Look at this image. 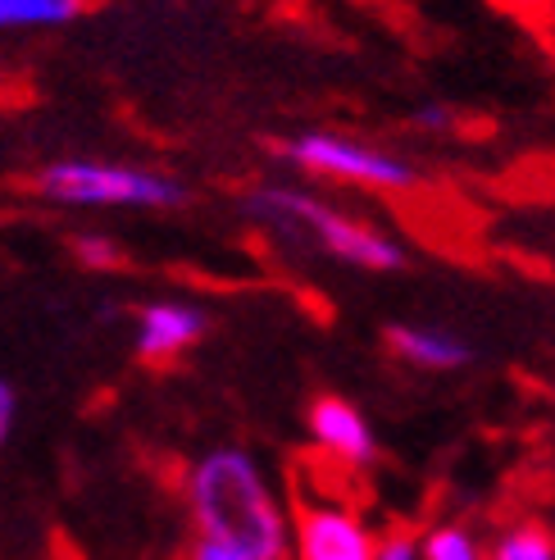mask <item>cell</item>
<instances>
[{
	"label": "cell",
	"mask_w": 555,
	"mask_h": 560,
	"mask_svg": "<svg viewBox=\"0 0 555 560\" xmlns=\"http://www.w3.org/2000/svg\"><path fill=\"white\" fill-rule=\"evenodd\" d=\"M187 511L197 538L246 560H292V520L260 460L241 446H219L187 469Z\"/></svg>",
	"instance_id": "1"
},
{
	"label": "cell",
	"mask_w": 555,
	"mask_h": 560,
	"mask_svg": "<svg viewBox=\"0 0 555 560\" xmlns=\"http://www.w3.org/2000/svg\"><path fill=\"white\" fill-rule=\"evenodd\" d=\"M246 210L264 223H283V229L310 237L319 250H328L332 260H342L351 269H369V273L405 269V246L392 233H382L374 223L328 206L300 187H256L246 196Z\"/></svg>",
	"instance_id": "2"
},
{
	"label": "cell",
	"mask_w": 555,
	"mask_h": 560,
	"mask_svg": "<svg viewBox=\"0 0 555 560\" xmlns=\"http://www.w3.org/2000/svg\"><path fill=\"white\" fill-rule=\"evenodd\" d=\"M37 191L60 206H146L174 210L187 201L182 183L132 170V164H101V160H55L37 174Z\"/></svg>",
	"instance_id": "3"
},
{
	"label": "cell",
	"mask_w": 555,
	"mask_h": 560,
	"mask_svg": "<svg viewBox=\"0 0 555 560\" xmlns=\"http://www.w3.org/2000/svg\"><path fill=\"white\" fill-rule=\"evenodd\" d=\"M273 151L315 178L369 187V191H414L424 183L410 160L382 151L374 142H359V137H342V132H296L287 142H278Z\"/></svg>",
	"instance_id": "4"
},
{
	"label": "cell",
	"mask_w": 555,
	"mask_h": 560,
	"mask_svg": "<svg viewBox=\"0 0 555 560\" xmlns=\"http://www.w3.org/2000/svg\"><path fill=\"white\" fill-rule=\"evenodd\" d=\"M378 538L342 501H300L292 515V560H374Z\"/></svg>",
	"instance_id": "5"
},
{
	"label": "cell",
	"mask_w": 555,
	"mask_h": 560,
	"mask_svg": "<svg viewBox=\"0 0 555 560\" xmlns=\"http://www.w3.org/2000/svg\"><path fill=\"white\" fill-rule=\"evenodd\" d=\"M310 438H315L319 452H328L342 465H369L378 456L369 419L342 397H319L310 406Z\"/></svg>",
	"instance_id": "6"
},
{
	"label": "cell",
	"mask_w": 555,
	"mask_h": 560,
	"mask_svg": "<svg viewBox=\"0 0 555 560\" xmlns=\"http://www.w3.org/2000/svg\"><path fill=\"white\" fill-rule=\"evenodd\" d=\"M205 332V315L197 305H182V301H155L137 315V355L160 365V360H174L182 355L191 342Z\"/></svg>",
	"instance_id": "7"
},
{
	"label": "cell",
	"mask_w": 555,
	"mask_h": 560,
	"mask_svg": "<svg viewBox=\"0 0 555 560\" xmlns=\"http://www.w3.org/2000/svg\"><path fill=\"white\" fill-rule=\"evenodd\" d=\"M387 347H392L401 360H410L414 370H433V374H447V370H464L474 360V347L447 328H424V324H392L387 328Z\"/></svg>",
	"instance_id": "8"
},
{
	"label": "cell",
	"mask_w": 555,
	"mask_h": 560,
	"mask_svg": "<svg viewBox=\"0 0 555 560\" xmlns=\"http://www.w3.org/2000/svg\"><path fill=\"white\" fill-rule=\"evenodd\" d=\"M87 0H0V33L19 27H60L82 14Z\"/></svg>",
	"instance_id": "9"
},
{
	"label": "cell",
	"mask_w": 555,
	"mask_h": 560,
	"mask_svg": "<svg viewBox=\"0 0 555 560\" xmlns=\"http://www.w3.org/2000/svg\"><path fill=\"white\" fill-rule=\"evenodd\" d=\"M420 547H424V560H487L492 556V547L460 520L433 524L428 534L420 538Z\"/></svg>",
	"instance_id": "10"
},
{
	"label": "cell",
	"mask_w": 555,
	"mask_h": 560,
	"mask_svg": "<svg viewBox=\"0 0 555 560\" xmlns=\"http://www.w3.org/2000/svg\"><path fill=\"white\" fill-rule=\"evenodd\" d=\"M487 560H555V534L538 520H519L492 542Z\"/></svg>",
	"instance_id": "11"
},
{
	"label": "cell",
	"mask_w": 555,
	"mask_h": 560,
	"mask_svg": "<svg viewBox=\"0 0 555 560\" xmlns=\"http://www.w3.org/2000/svg\"><path fill=\"white\" fill-rule=\"evenodd\" d=\"M374 560H424L420 534H410V528H387V534L378 538Z\"/></svg>",
	"instance_id": "12"
},
{
	"label": "cell",
	"mask_w": 555,
	"mask_h": 560,
	"mask_svg": "<svg viewBox=\"0 0 555 560\" xmlns=\"http://www.w3.org/2000/svg\"><path fill=\"white\" fill-rule=\"evenodd\" d=\"M73 250H78V256L87 260V265H115V260H119L115 242H109V237H92V233H87V237H78Z\"/></svg>",
	"instance_id": "13"
},
{
	"label": "cell",
	"mask_w": 555,
	"mask_h": 560,
	"mask_svg": "<svg viewBox=\"0 0 555 560\" xmlns=\"http://www.w3.org/2000/svg\"><path fill=\"white\" fill-rule=\"evenodd\" d=\"M414 128H424V132H451L456 128V115L447 105H424V109H414Z\"/></svg>",
	"instance_id": "14"
},
{
	"label": "cell",
	"mask_w": 555,
	"mask_h": 560,
	"mask_svg": "<svg viewBox=\"0 0 555 560\" xmlns=\"http://www.w3.org/2000/svg\"><path fill=\"white\" fill-rule=\"evenodd\" d=\"M182 560H246V556L233 551V547H219V542H210V538H197V542L182 551Z\"/></svg>",
	"instance_id": "15"
},
{
	"label": "cell",
	"mask_w": 555,
	"mask_h": 560,
	"mask_svg": "<svg viewBox=\"0 0 555 560\" xmlns=\"http://www.w3.org/2000/svg\"><path fill=\"white\" fill-rule=\"evenodd\" d=\"M14 415H19V397H14V387L0 378V446H5V438L14 429Z\"/></svg>",
	"instance_id": "16"
}]
</instances>
